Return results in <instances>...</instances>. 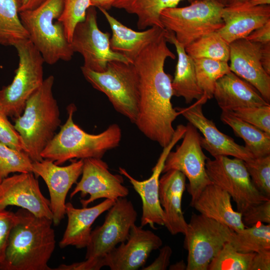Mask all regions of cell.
<instances>
[{"label": "cell", "instance_id": "obj_1", "mask_svg": "<svg viewBox=\"0 0 270 270\" xmlns=\"http://www.w3.org/2000/svg\"><path fill=\"white\" fill-rule=\"evenodd\" d=\"M165 32L146 47L134 60L139 76L140 98L134 124L148 138L166 146L175 132L172 123L180 112L173 108L172 77L164 70L166 60H174Z\"/></svg>", "mask_w": 270, "mask_h": 270}, {"label": "cell", "instance_id": "obj_2", "mask_svg": "<svg viewBox=\"0 0 270 270\" xmlns=\"http://www.w3.org/2000/svg\"><path fill=\"white\" fill-rule=\"evenodd\" d=\"M8 238L0 270H51L48 262L54 250L52 220L20 208Z\"/></svg>", "mask_w": 270, "mask_h": 270}, {"label": "cell", "instance_id": "obj_3", "mask_svg": "<svg viewBox=\"0 0 270 270\" xmlns=\"http://www.w3.org/2000/svg\"><path fill=\"white\" fill-rule=\"evenodd\" d=\"M54 78L50 76L29 98L22 114L14 118V126L32 161L43 160L41 153L60 126V112L52 94Z\"/></svg>", "mask_w": 270, "mask_h": 270}, {"label": "cell", "instance_id": "obj_4", "mask_svg": "<svg viewBox=\"0 0 270 270\" xmlns=\"http://www.w3.org/2000/svg\"><path fill=\"white\" fill-rule=\"evenodd\" d=\"M76 110L74 104L68 106L67 120L42 151L43 159L60 165L73 159L102 158L106 152L119 146L122 130L118 124H112L98 134H88L74 122Z\"/></svg>", "mask_w": 270, "mask_h": 270}, {"label": "cell", "instance_id": "obj_5", "mask_svg": "<svg viewBox=\"0 0 270 270\" xmlns=\"http://www.w3.org/2000/svg\"><path fill=\"white\" fill-rule=\"evenodd\" d=\"M64 2V0H46L34 9L19 13L30 40L49 64L60 60L69 61L74 54L64 26L58 20Z\"/></svg>", "mask_w": 270, "mask_h": 270}, {"label": "cell", "instance_id": "obj_6", "mask_svg": "<svg viewBox=\"0 0 270 270\" xmlns=\"http://www.w3.org/2000/svg\"><path fill=\"white\" fill-rule=\"evenodd\" d=\"M86 80L108 97L118 113L134 124L138 116L140 98V82L133 63L112 60L106 70L96 72L81 67Z\"/></svg>", "mask_w": 270, "mask_h": 270}, {"label": "cell", "instance_id": "obj_7", "mask_svg": "<svg viewBox=\"0 0 270 270\" xmlns=\"http://www.w3.org/2000/svg\"><path fill=\"white\" fill-rule=\"evenodd\" d=\"M14 47L19 58L18 66L12 82L0 89V108L12 118L22 114L29 98L42 84L45 62L30 39Z\"/></svg>", "mask_w": 270, "mask_h": 270}, {"label": "cell", "instance_id": "obj_8", "mask_svg": "<svg viewBox=\"0 0 270 270\" xmlns=\"http://www.w3.org/2000/svg\"><path fill=\"white\" fill-rule=\"evenodd\" d=\"M224 7L212 0H194L186 6L164 10L160 20L164 28L173 32L176 40L185 48L224 26Z\"/></svg>", "mask_w": 270, "mask_h": 270}, {"label": "cell", "instance_id": "obj_9", "mask_svg": "<svg viewBox=\"0 0 270 270\" xmlns=\"http://www.w3.org/2000/svg\"><path fill=\"white\" fill-rule=\"evenodd\" d=\"M234 232L228 226L200 214H192L184 234L188 251L186 270H208V268Z\"/></svg>", "mask_w": 270, "mask_h": 270}, {"label": "cell", "instance_id": "obj_10", "mask_svg": "<svg viewBox=\"0 0 270 270\" xmlns=\"http://www.w3.org/2000/svg\"><path fill=\"white\" fill-rule=\"evenodd\" d=\"M207 174L212 184L226 190L243 214L250 207L270 198L262 194L254 185L244 161L226 156H218L206 164Z\"/></svg>", "mask_w": 270, "mask_h": 270}, {"label": "cell", "instance_id": "obj_11", "mask_svg": "<svg viewBox=\"0 0 270 270\" xmlns=\"http://www.w3.org/2000/svg\"><path fill=\"white\" fill-rule=\"evenodd\" d=\"M200 138L198 130L188 122L181 144L175 151L169 152L162 172L176 170L188 178L191 206L204 188L212 184L207 174L206 164L208 158L202 151Z\"/></svg>", "mask_w": 270, "mask_h": 270}, {"label": "cell", "instance_id": "obj_12", "mask_svg": "<svg viewBox=\"0 0 270 270\" xmlns=\"http://www.w3.org/2000/svg\"><path fill=\"white\" fill-rule=\"evenodd\" d=\"M110 40V34L99 29L96 10L95 7L90 6L86 11L85 20L76 26L70 44L74 52H79L83 56L82 66L94 72L104 71L108 62L112 60L132 63L112 50Z\"/></svg>", "mask_w": 270, "mask_h": 270}, {"label": "cell", "instance_id": "obj_13", "mask_svg": "<svg viewBox=\"0 0 270 270\" xmlns=\"http://www.w3.org/2000/svg\"><path fill=\"white\" fill-rule=\"evenodd\" d=\"M108 211L102 224L92 230L86 259L104 257L118 244L126 242L137 219V212L126 197L116 200Z\"/></svg>", "mask_w": 270, "mask_h": 270}, {"label": "cell", "instance_id": "obj_14", "mask_svg": "<svg viewBox=\"0 0 270 270\" xmlns=\"http://www.w3.org/2000/svg\"><path fill=\"white\" fill-rule=\"evenodd\" d=\"M83 161L82 178L71 192L70 198L78 192L82 198L88 194V199L80 200L82 206L86 207L98 199L116 200L128 196L129 190L123 184L122 176L112 174L108 164L102 158H87Z\"/></svg>", "mask_w": 270, "mask_h": 270}, {"label": "cell", "instance_id": "obj_15", "mask_svg": "<svg viewBox=\"0 0 270 270\" xmlns=\"http://www.w3.org/2000/svg\"><path fill=\"white\" fill-rule=\"evenodd\" d=\"M186 130V126H177L170 142L160 154L158 161L152 169V174L147 180H138L130 175L124 168L120 167L119 172L126 176L132 184L134 190L140 196L142 202L141 226L149 225L155 229L154 224L164 226V213L159 199V180L162 173L166 158L175 144L182 139Z\"/></svg>", "mask_w": 270, "mask_h": 270}, {"label": "cell", "instance_id": "obj_16", "mask_svg": "<svg viewBox=\"0 0 270 270\" xmlns=\"http://www.w3.org/2000/svg\"><path fill=\"white\" fill-rule=\"evenodd\" d=\"M83 164L82 159L63 166L46 159L32 162V173L36 178L41 177L48 186L52 220L55 226L59 224L66 215L67 194L82 174Z\"/></svg>", "mask_w": 270, "mask_h": 270}, {"label": "cell", "instance_id": "obj_17", "mask_svg": "<svg viewBox=\"0 0 270 270\" xmlns=\"http://www.w3.org/2000/svg\"><path fill=\"white\" fill-rule=\"evenodd\" d=\"M14 206L36 216L52 218L50 200L42 194L32 172L8 176L0 183V208Z\"/></svg>", "mask_w": 270, "mask_h": 270}, {"label": "cell", "instance_id": "obj_18", "mask_svg": "<svg viewBox=\"0 0 270 270\" xmlns=\"http://www.w3.org/2000/svg\"><path fill=\"white\" fill-rule=\"evenodd\" d=\"M202 105L198 100L188 107L175 108L202 134L204 137L200 136V138L202 148L214 158L232 156L244 162L254 158L245 146L238 144L233 138L218 130L214 122L204 115Z\"/></svg>", "mask_w": 270, "mask_h": 270}, {"label": "cell", "instance_id": "obj_19", "mask_svg": "<svg viewBox=\"0 0 270 270\" xmlns=\"http://www.w3.org/2000/svg\"><path fill=\"white\" fill-rule=\"evenodd\" d=\"M162 244L160 238L142 226L134 224L127 240L104 256L105 266L111 270H136L143 268L152 251Z\"/></svg>", "mask_w": 270, "mask_h": 270}, {"label": "cell", "instance_id": "obj_20", "mask_svg": "<svg viewBox=\"0 0 270 270\" xmlns=\"http://www.w3.org/2000/svg\"><path fill=\"white\" fill-rule=\"evenodd\" d=\"M231 72L253 86L264 100L270 103V74L260 61L262 44L246 38L230 44Z\"/></svg>", "mask_w": 270, "mask_h": 270}, {"label": "cell", "instance_id": "obj_21", "mask_svg": "<svg viewBox=\"0 0 270 270\" xmlns=\"http://www.w3.org/2000/svg\"><path fill=\"white\" fill-rule=\"evenodd\" d=\"M186 182V176L176 170L164 172L159 180V199L164 213V226L172 235L184 234L188 228L182 210Z\"/></svg>", "mask_w": 270, "mask_h": 270}, {"label": "cell", "instance_id": "obj_22", "mask_svg": "<svg viewBox=\"0 0 270 270\" xmlns=\"http://www.w3.org/2000/svg\"><path fill=\"white\" fill-rule=\"evenodd\" d=\"M116 200L106 199L94 206L81 208H74L71 202L66 204L68 224L59 242L60 248L72 246L77 248H86L92 232V226L103 212L108 210Z\"/></svg>", "mask_w": 270, "mask_h": 270}, {"label": "cell", "instance_id": "obj_23", "mask_svg": "<svg viewBox=\"0 0 270 270\" xmlns=\"http://www.w3.org/2000/svg\"><path fill=\"white\" fill-rule=\"evenodd\" d=\"M224 26L216 32L228 44L246 38L252 31L270 20V6L250 8L224 7Z\"/></svg>", "mask_w": 270, "mask_h": 270}, {"label": "cell", "instance_id": "obj_24", "mask_svg": "<svg viewBox=\"0 0 270 270\" xmlns=\"http://www.w3.org/2000/svg\"><path fill=\"white\" fill-rule=\"evenodd\" d=\"M213 97L222 110L270 104L253 86L231 71L217 80Z\"/></svg>", "mask_w": 270, "mask_h": 270}, {"label": "cell", "instance_id": "obj_25", "mask_svg": "<svg viewBox=\"0 0 270 270\" xmlns=\"http://www.w3.org/2000/svg\"><path fill=\"white\" fill-rule=\"evenodd\" d=\"M192 206L200 214L228 226L234 232L245 228L242 214L233 209L230 195L214 184L204 188Z\"/></svg>", "mask_w": 270, "mask_h": 270}, {"label": "cell", "instance_id": "obj_26", "mask_svg": "<svg viewBox=\"0 0 270 270\" xmlns=\"http://www.w3.org/2000/svg\"><path fill=\"white\" fill-rule=\"evenodd\" d=\"M98 9L104 16L112 31L110 40L112 50L123 55L132 63L146 47L165 31V28L154 26L147 30L136 32L122 24L108 10Z\"/></svg>", "mask_w": 270, "mask_h": 270}, {"label": "cell", "instance_id": "obj_27", "mask_svg": "<svg viewBox=\"0 0 270 270\" xmlns=\"http://www.w3.org/2000/svg\"><path fill=\"white\" fill-rule=\"evenodd\" d=\"M164 35L167 42L174 46L178 55L172 82L173 96L184 98L186 104L199 100L203 92L197 80L194 60L186 54L184 46L176 40L173 32L166 30Z\"/></svg>", "mask_w": 270, "mask_h": 270}, {"label": "cell", "instance_id": "obj_28", "mask_svg": "<svg viewBox=\"0 0 270 270\" xmlns=\"http://www.w3.org/2000/svg\"><path fill=\"white\" fill-rule=\"evenodd\" d=\"M184 0H115L112 7L124 10L138 17L139 30L148 26L164 28L160 20L161 12L164 9L176 7ZM190 3L194 0H187Z\"/></svg>", "mask_w": 270, "mask_h": 270}, {"label": "cell", "instance_id": "obj_29", "mask_svg": "<svg viewBox=\"0 0 270 270\" xmlns=\"http://www.w3.org/2000/svg\"><path fill=\"white\" fill-rule=\"evenodd\" d=\"M220 118L244 140L254 158L270 155V134L238 118L232 111L222 110Z\"/></svg>", "mask_w": 270, "mask_h": 270}, {"label": "cell", "instance_id": "obj_30", "mask_svg": "<svg viewBox=\"0 0 270 270\" xmlns=\"http://www.w3.org/2000/svg\"><path fill=\"white\" fill-rule=\"evenodd\" d=\"M22 0H0V44L13 46L29 39L19 13Z\"/></svg>", "mask_w": 270, "mask_h": 270}, {"label": "cell", "instance_id": "obj_31", "mask_svg": "<svg viewBox=\"0 0 270 270\" xmlns=\"http://www.w3.org/2000/svg\"><path fill=\"white\" fill-rule=\"evenodd\" d=\"M228 242L236 250L242 253L270 250V224L258 222L250 228L234 232Z\"/></svg>", "mask_w": 270, "mask_h": 270}, {"label": "cell", "instance_id": "obj_32", "mask_svg": "<svg viewBox=\"0 0 270 270\" xmlns=\"http://www.w3.org/2000/svg\"><path fill=\"white\" fill-rule=\"evenodd\" d=\"M186 54L192 59L208 58L228 62L230 44L216 32L197 39L185 47Z\"/></svg>", "mask_w": 270, "mask_h": 270}, {"label": "cell", "instance_id": "obj_33", "mask_svg": "<svg viewBox=\"0 0 270 270\" xmlns=\"http://www.w3.org/2000/svg\"><path fill=\"white\" fill-rule=\"evenodd\" d=\"M193 60L197 80L203 92L199 100L204 104L213 98L217 80L230 70L227 62L208 58Z\"/></svg>", "mask_w": 270, "mask_h": 270}, {"label": "cell", "instance_id": "obj_34", "mask_svg": "<svg viewBox=\"0 0 270 270\" xmlns=\"http://www.w3.org/2000/svg\"><path fill=\"white\" fill-rule=\"evenodd\" d=\"M28 154L0 142V183L12 173L32 172Z\"/></svg>", "mask_w": 270, "mask_h": 270}, {"label": "cell", "instance_id": "obj_35", "mask_svg": "<svg viewBox=\"0 0 270 270\" xmlns=\"http://www.w3.org/2000/svg\"><path fill=\"white\" fill-rule=\"evenodd\" d=\"M254 254L240 252L227 242L212 260L208 270H250Z\"/></svg>", "mask_w": 270, "mask_h": 270}, {"label": "cell", "instance_id": "obj_36", "mask_svg": "<svg viewBox=\"0 0 270 270\" xmlns=\"http://www.w3.org/2000/svg\"><path fill=\"white\" fill-rule=\"evenodd\" d=\"M90 6V0H64L63 9L58 20L62 24L70 43L76 26L85 20Z\"/></svg>", "mask_w": 270, "mask_h": 270}, {"label": "cell", "instance_id": "obj_37", "mask_svg": "<svg viewBox=\"0 0 270 270\" xmlns=\"http://www.w3.org/2000/svg\"><path fill=\"white\" fill-rule=\"evenodd\" d=\"M244 162L254 185L262 194L270 198V155Z\"/></svg>", "mask_w": 270, "mask_h": 270}, {"label": "cell", "instance_id": "obj_38", "mask_svg": "<svg viewBox=\"0 0 270 270\" xmlns=\"http://www.w3.org/2000/svg\"><path fill=\"white\" fill-rule=\"evenodd\" d=\"M238 118L270 134V104L232 110Z\"/></svg>", "mask_w": 270, "mask_h": 270}, {"label": "cell", "instance_id": "obj_39", "mask_svg": "<svg viewBox=\"0 0 270 270\" xmlns=\"http://www.w3.org/2000/svg\"><path fill=\"white\" fill-rule=\"evenodd\" d=\"M0 142L18 150L26 152V148L20 134L0 108Z\"/></svg>", "mask_w": 270, "mask_h": 270}, {"label": "cell", "instance_id": "obj_40", "mask_svg": "<svg viewBox=\"0 0 270 270\" xmlns=\"http://www.w3.org/2000/svg\"><path fill=\"white\" fill-rule=\"evenodd\" d=\"M16 219V212L0 208V263L4 260L10 234Z\"/></svg>", "mask_w": 270, "mask_h": 270}, {"label": "cell", "instance_id": "obj_41", "mask_svg": "<svg viewBox=\"0 0 270 270\" xmlns=\"http://www.w3.org/2000/svg\"><path fill=\"white\" fill-rule=\"evenodd\" d=\"M244 224L252 226L258 222L270 224V200L253 206L242 214Z\"/></svg>", "mask_w": 270, "mask_h": 270}, {"label": "cell", "instance_id": "obj_42", "mask_svg": "<svg viewBox=\"0 0 270 270\" xmlns=\"http://www.w3.org/2000/svg\"><path fill=\"white\" fill-rule=\"evenodd\" d=\"M105 266L104 257L86 259L70 264H62L55 270H99Z\"/></svg>", "mask_w": 270, "mask_h": 270}, {"label": "cell", "instance_id": "obj_43", "mask_svg": "<svg viewBox=\"0 0 270 270\" xmlns=\"http://www.w3.org/2000/svg\"><path fill=\"white\" fill-rule=\"evenodd\" d=\"M172 253L169 246H164L160 249V253L156 260L150 265L143 267L142 270H166L170 263V258Z\"/></svg>", "mask_w": 270, "mask_h": 270}, {"label": "cell", "instance_id": "obj_44", "mask_svg": "<svg viewBox=\"0 0 270 270\" xmlns=\"http://www.w3.org/2000/svg\"><path fill=\"white\" fill-rule=\"evenodd\" d=\"M270 250L254 252L250 270H270Z\"/></svg>", "mask_w": 270, "mask_h": 270}, {"label": "cell", "instance_id": "obj_45", "mask_svg": "<svg viewBox=\"0 0 270 270\" xmlns=\"http://www.w3.org/2000/svg\"><path fill=\"white\" fill-rule=\"evenodd\" d=\"M246 38L262 44L270 43V20L252 31Z\"/></svg>", "mask_w": 270, "mask_h": 270}, {"label": "cell", "instance_id": "obj_46", "mask_svg": "<svg viewBox=\"0 0 270 270\" xmlns=\"http://www.w3.org/2000/svg\"><path fill=\"white\" fill-rule=\"evenodd\" d=\"M260 61L264 70L270 74V43L262 44Z\"/></svg>", "mask_w": 270, "mask_h": 270}, {"label": "cell", "instance_id": "obj_47", "mask_svg": "<svg viewBox=\"0 0 270 270\" xmlns=\"http://www.w3.org/2000/svg\"><path fill=\"white\" fill-rule=\"evenodd\" d=\"M115 0H90V6L102 8L106 10L112 7V4Z\"/></svg>", "mask_w": 270, "mask_h": 270}, {"label": "cell", "instance_id": "obj_48", "mask_svg": "<svg viewBox=\"0 0 270 270\" xmlns=\"http://www.w3.org/2000/svg\"><path fill=\"white\" fill-rule=\"evenodd\" d=\"M46 0H22L20 12L34 9L41 4Z\"/></svg>", "mask_w": 270, "mask_h": 270}, {"label": "cell", "instance_id": "obj_49", "mask_svg": "<svg viewBox=\"0 0 270 270\" xmlns=\"http://www.w3.org/2000/svg\"><path fill=\"white\" fill-rule=\"evenodd\" d=\"M270 4V0H249L242 4L234 7L250 8Z\"/></svg>", "mask_w": 270, "mask_h": 270}, {"label": "cell", "instance_id": "obj_50", "mask_svg": "<svg viewBox=\"0 0 270 270\" xmlns=\"http://www.w3.org/2000/svg\"><path fill=\"white\" fill-rule=\"evenodd\" d=\"M249 0H226L224 7H234L242 4Z\"/></svg>", "mask_w": 270, "mask_h": 270}, {"label": "cell", "instance_id": "obj_51", "mask_svg": "<svg viewBox=\"0 0 270 270\" xmlns=\"http://www.w3.org/2000/svg\"><path fill=\"white\" fill-rule=\"evenodd\" d=\"M186 264L183 260H182L170 266L169 269L172 270H186Z\"/></svg>", "mask_w": 270, "mask_h": 270}, {"label": "cell", "instance_id": "obj_52", "mask_svg": "<svg viewBox=\"0 0 270 270\" xmlns=\"http://www.w3.org/2000/svg\"><path fill=\"white\" fill-rule=\"evenodd\" d=\"M212 0L215 1V2H218V3L220 4H222L224 6L226 0Z\"/></svg>", "mask_w": 270, "mask_h": 270}]
</instances>
